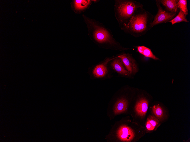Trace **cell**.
Returning a JSON list of instances; mask_svg holds the SVG:
<instances>
[{
	"mask_svg": "<svg viewBox=\"0 0 190 142\" xmlns=\"http://www.w3.org/2000/svg\"><path fill=\"white\" fill-rule=\"evenodd\" d=\"M144 128L128 118H123L111 126L105 139L108 142H131L137 141L145 132Z\"/></svg>",
	"mask_w": 190,
	"mask_h": 142,
	"instance_id": "6da1fadb",
	"label": "cell"
},
{
	"mask_svg": "<svg viewBox=\"0 0 190 142\" xmlns=\"http://www.w3.org/2000/svg\"><path fill=\"white\" fill-rule=\"evenodd\" d=\"M82 17L86 26L88 35L92 40L98 44L108 46L109 48L121 47L114 39L110 30L102 23L84 14Z\"/></svg>",
	"mask_w": 190,
	"mask_h": 142,
	"instance_id": "7a4b0ae2",
	"label": "cell"
},
{
	"mask_svg": "<svg viewBox=\"0 0 190 142\" xmlns=\"http://www.w3.org/2000/svg\"><path fill=\"white\" fill-rule=\"evenodd\" d=\"M154 17L153 15L142 8L137 11L121 30L135 37H140L152 28L151 24Z\"/></svg>",
	"mask_w": 190,
	"mask_h": 142,
	"instance_id": "3957f363",
	"label": "cell"
},
{
	"mask_svg": "<svg viewBox=\"0 0 190 142\" xmlns=\"http://www.w3.org/2000/svg\"><path fill=\"white\" fill-rule=\"evenodd\" d=\"M114 7L115 16L121 29L143 5L133 0H115Z\"/></svg>",
	"mask_w": 190,
	"mask_h": 142,
	"instance_id": "277c9868",
	"label": "cell"
},
{
	"mask_svg": "<svg viewBox=\"0 0 190 142\" xmlns=\"http://www.w3.org/2000/svg\"><path fill=\"white\" fill-rule=\"evenodd\" d=\"M158 12L154 16L151 24L152 28L154 26L162 23L169 22L177 14L170 12L163 9L161 6L159 0L156 1Z\"/></svg>",
	"mask_w": 190,
	"mask_h": 142,
	"instance_id": "5b68a950",
	"label": "cell"
},
{
	"mask_svg": "<svg viewBox=\"0 0 190 142\" xmlns=\"http://www.w3.org/2000/svg\"><path fill=\"white\" fill-rule=\"evenodd\" d=\"M148 105V101L146 98L141 97L139 98L133 107L135 117L143 119L147 112Z\"/></svg>",
	"mask_w": 190,
	"mask_h": 142,
	"instance_id": "8992f818",
	"label": "cell"
},
{
	"mask_svg": "<svg viewBox=\"0 0 190 142\" xmlns=\"http://www.w3.org/2000/svg\"><path fill=\"white\" fill-rule=\"evenodd\" d=\"M122 61L124 65L130 74H135L138 68L135 60L131 55L129 53L123 54L117 56Z\"/></svg>",
	"mask_w": 190,
	"mask_h": 142,
	"instance_id": "52a82bcc",
	"label": "cell"
},
{
	"mask_svg": "<svg viewBox=\"0 0 190 142\" xmlns=\"http://www.w3.org/2000/svg\"><path fill=\"white\" fill-rule=\"evenodd\" d=\"M92 2L90 0H73L71 3V9L75 13L80 14L88 9Z\"/></svg>",
	"mask_w": 190,
	"mask_h": 142,
	"instance_id": "ba28073f",
	"label": "cell"
},
{
	"mask_svg": "<svg viewBox=\"0 0 190 142\" xmlns=\"http://www.w3.org/2000/svg\"><path fill=\"white\" fill-rule=\"evenodd\" d=\"M111 65L113 69L119 74L128 76L130 74L125 69L122 61L118 57L113 59L111 63Z\"/></svg>",
	"mask_w": 190,
	"mask_h": 142,
	"instance_id": "9c48e42d",
	"label": "cell"
},
{
	"mask_svg": "<svg viewBox=\"0 0 190 142\" xmlns=\"http://www.w3.org/2000/svg\"><path fill=\"white\" fill-rule=\"evenodd\" d=\"M111 60L109 58L107 59L102 63L97 65L94 69L93 73L96 78H102L104 77L107 72L106 65Z\"/></svg>",
	"mask_w": 190,
	"mask_h": 142,
	"instance_id": "30bf717a",
	"label": "cell"
},
{
	"mask_svg": "<svg viewBox=\"0 0 190 142\" xmlns=\"http://www.w3.org/2000/svg\"><path fill=\"white\" fill-rule=\"evenodd\" d=\"M179 0H159L161 4L166 9V11L170 12L177 14L178 8L177 3Z\"/></svg>",
	"mask_w": 190,
	"mask_h": 142,
	"instance_id": "8fae6325",
	"label": "cell"
},
{
	"mask_svg": "<svg viewBox=\"0 0 190 142\" xmlns=\"http://www.w3.org/2000/svg\"><path fill=\"white\" fill-rule=\"evenodd\" d=\"M160 124L159 120L153 115H149L145 124V131L150 132L156 130Z\"/></svg>",
	"mask_w": 190,
	"mask_h": 142,
	"instance_id": "7c38bea8",
	"label": "cell"
},
{
	"mask_svg": "<svg viewBox=\"0 0 190 142\" xmlns=\"http://www.w3.org/2000/svg\"><path fill=\"white\" fill-rule=\"evenodd\" d=\"M137 48L138 52L145 57L155 60H159V58L154 54L150 48L143 46H137Z\"/></svg>",
	"mask_w": 190,
	"mask_h": 142,
	"instance_id": "4fadbf2b",
	"label": "cell"
},
{
	"mask_svg": "<svg viewBox=\"0 0 190 142\" xmlns=\"http://www.w3.org/2000/svg\"><path fill=\"white\" fill-rule=\"evenodd\" d=\"M182 22H189V21L187 20L186 17L184 14L180 10H179V11L177 15L169 22L172 24V25Z\"/></svg>",
	"mask_w": 190,
	"mask_h": 142,
	"instance_id": "5bb4252c",
	"label": "cell"
},
{
	"mask_svg": "<svg viewBox=\"0 0 190 142\" xmlns=\"http://www.w3.org/2000/svg\"><path fill=\"white\" fill-rule=\"evenodd\" d=\"M152 111L155 116L159 120H161L164 116V111L159 104L154 105L152 107Z\"/></svg>",
	"mask_w": 190,
	"mask_h": 142,
	"instance_id": "9a60e30c",
	"label": "cell"
},
{
	"mask_svg": "<svg viewBox=\"0 0 190 142\" xmlns=\"http://www.w3.org/2000/svg\"><path fill=\"white\" fill-rule=\"evenodd\" d=\"M187 4L186 0H179L177 3L178 8L183 12L186 17L188 14Z\"/></svg>",
	"mask_w": 190,
	"mask_h": 142,
	"instance_id": "2e32d148",
	"label": "cell"
}]
</instances>
